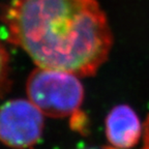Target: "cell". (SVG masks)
<instances>
[{
  "label": "cell",
  "mask_w": 149,
  "mask_h": 149,
  "mask_svg": "<svg viewBox=\"0 0 149 149\" xmlns=\"http://www.w3.org/2000/svg\"><path fill=\"white\" fill-rule=\"evenodd\" d=\"M42 128L44 114L30 100H9L0 108V140L7 146H33L42 137Z\"/></svg>",
  "instance_id": "3957f363"
},
{
  "label": "cell",
  "mask_w": 149,
  "mask_h": 149,
  "mask_svg": "<svg viewBox=\"0 0 149 149\" xmlns=\"http://www.w3.org/2000/svg\"><path fill=\"white\" fill-rule=\"evenodd\" d=\"M85 149H100V148H85Z\"/></svg>",
  "instance_id": "8992f818"
},
{
  "label": "cell",
  "mask_w": 149,
  "mask_h": 149,
  "mask_svg": "<svg viewBox=\"0 0 149 149\" xmlns=\"http://www.w3.org/2000/svg\"><path fill=\"white\" fill-rule=\"evenodd\" d=\"M108 141L118 149L136 146L142 135V122L136 111L127 105L114 107L106 118Z\"/></svg>",
  "instance_id": "277c9868"
},
{
  "label": "cell",
  "mask_w": 149,
  "mask_h": 149,
  "mask_svg": "<svg viewBox=\"0 0 149 149\" xmlns=\"http://www.w3.org/2000/svg\"><path fill=\"white\" fill-rule=\"evenodd\" d=\"M7 68H8V56L4 48L0 45V91L6 81Z\"/></svg>",
  "instance_id": "5b68a950"
},
{
  "label": "cell",
  "mask_w": 149,
  "mask_h": 149,
  "mask_svg": "<svg viewBox=\"0 0 149 149\" xmlns=\"http://www.w3.org/2000/svg\"><path fill=\"white\" fill-rule=\"evenodd\" d=\"M28 97L44 115L66 117L79 112L84 88L76 74L38 68L27 80Z\"/></svg>",
  "instance_id": "7a4b0ae2"
},
{
  "label": "cell",
  "mask_w": 149,
  "mask_h": 149,
  "mask_svg": "<svg viewBox=\"0 0 149 149\" xmlns=\"http://www.w3.org/2000/svg\"><path fill=\"white\" fill-rule=\"evenodd\" d=\"M1 20L35 64L77 77L95 74L113 44L96 0H10Z\"/></svg>",
  "instance_id": "6da1fadb"
}]
</instances>
